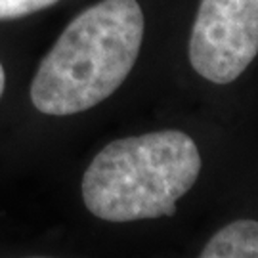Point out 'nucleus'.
<instances>
[{
    "label": "nucleus",
    "instance_id": "1",
    "mask_svg": "<svg viewBox=\"0 0 258 258\" xmlns=\"http://www.w3.org/2000/svg\"><path fill=\"white\" fill-rule=\"evenodd\" d=\"M144 29L136 0H102L86 8L42 57L31 83L33 105L65 117L107 100L136 63Z\"/></svg>",
    "mask_w": 258,
    "mask_h": 258
},
{
    "label": "nucleus",
    "instance_id": "2",
    "mask_svg": "<svg viewBox=\"0 0 258 258\" xmlns=\"http://www.w3.org/2000/svg\"><path fill=\"white\" fill-rule=\"evenodd\" d=\"M201 153L182 130H159L115 140L83 176V201L107 222L174 216L176 203L201 174Z\"/></svg>",
    "mask_w": 258,
    "mask_h": 258
},
{
    "label": "nucleus",
    "instance_id": "3",
    "mask_svg": "<svg viewBox=\"0 0 258 258\" xmlns=\"http://www.w3.org/2000/svg\"><path fill=\"white\" fill-rule=\"evenodd\" d=\"M187 54L209 83L239 79L258 54V0H201Z\"/></svg>",
    "mask_w": 258,
    "mask_h": 258
},
{
    "label": "nucleus",
    "instance_id": "4",
    "mask_svg": "<svg viewBox=\"0 0 258 258\" xmlns=\"http://www.w3.org/2000/svg\"><path fill=\"white\" fill-rule=\"evenodd\" d=\"M203 258H258V220H235L216 231L201 250Z\"/></svg>",
    "mask_w": 258,
    "mask_h": 258
},
{
    "label": "nucleus",
    "instance_id": "5",
    "mask_svg": "<svg viewBox=\"0 0 258 258\" xmlns=\"http://www.w3.org/2000/svg\"><path fill=\"white\" fill-rule=\"evenodd\" d=\"M57 0H0V19H18L54 6Z\"/></svg>",
    "mask_w": 258,
    "mask_h": 258
},
{
    "label": "nucleus",
    "instance_id": "6",
    "mask_svg": "<svg viewBox=\"0 0 258 258\" xmlns=\"http://www.w3.org/2000/svg\"><path fill=\"white\" fill-rule=\"evenodd\" d=\"M4 84H6V75H4V67L0 63V98L4 94Z\"/></svg>",
    "mask_w": 258,
    "mask_h": 258
}]
</instances>
